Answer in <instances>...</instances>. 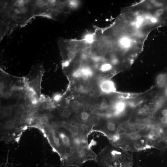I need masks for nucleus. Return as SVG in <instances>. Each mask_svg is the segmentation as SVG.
Listing matches in <instances>:
<instances>
[{
    "mask_svg": "<svg viewBox=\"0 0 167 167\" xmlns=\"http://www.w3.org/2000/svg\"><path fill=\"white\" fill-rule=\"evenodd\" d=\"M160 92L158 91H153L150 93V96L153 98H156L160 95Z\"/></svg>",
    "mask_w": 167,
    "mask_h": 167,
    "instance_id": "obj_14",
    "label": "nucleus"
},
{
    "mask_svg": "<svg viewBox=\"0 0 167 167\" xmlns=\"http://www.w3.org/2000/svg\"><path fill=\"white\" fill-rule=\"evenodd\" d=\"M97 155L88 144H81L75 147L71 154L61 162L63 167H82V165L88 161H97Z\"/></svg>",
    "mask_w": 167,
    "mask_h": 167,
    "instance_id": "obj_3",
    "label": "nucleus"
},
{
    "mask_svg": "<svg viewBox=\"0 0 167 167\" xmlns=\"http://www.w3.org/2000/svg\"><path fill=\"white\" fill-rule=\"evenodd\" d=\"M99 87L101 91L106 94H110L116 90L115 83L112 80L109 79L101 80L99 84Z\"/></svg>",
    "mask_w": 167,
    "mask_h": 167,
    "instance_id": "obj_5",
    "label": "nucleus"
},
{
    "mask_svg": "<svg viewBox=\"0 0 167 167\" xmlns=\"http://www.w3.org/2000/svg\"><path fill=\"white\" fill-rule=\"evenodd\" d=\"M5 87V85L4 83L2 81H0V91H2Z\"/></svg>",
    "mask_w": 167,
    "mask_h": 167,
    "instance_id": "obj_20",
    "label": "nucleus"
},
{
    "mask_svg": "<svg viewBox=\"0 0 167 167\" xmlns=\"http://www.w3.org/2000/svg\"><path fill=\"white\" fill-rule=\"evenodd\" d=\"M13 107L11 106H7L3 108L2 110V114L4 117H8L11 116L13 113Z\"/></svg>",
    "mask_w": 167,
    "mask_h": 167,
    "instance_id": "obj_7",
    "label": "nucleus"
},
{
    "mask_svg": "<svg viewBox=\"0 0 167 167\" xmlns=\"http://www.w3.org/2000/svg\"><path fill=\"white\" fill-rule=\"evenodd\" d=\"M71 111L68 109H64L61 113V116L63 118H67L69 117L71 114Z\"/></svg>",
    "mask_w": 167,
    "mask_h": 167,
    "instance_id": "obj_10",
    "label": "nucleus"
},
{
    "mask_svg": "<svg viewBox=\"0 0 167 167\" xmlns=\"http://www.w3.org/2000/svg\"><path fill=\"white\" fill-rule=\"evenodd\" d=\"M28 0L0 1V41L32 19Z\"/></svg>",
    "mask_w": 167,
    "mask_h": 167,
    "instance_id": "obj_1",
    "label": "nucleus"
},
{
    "mask_svg": "<svg viewBox=\"0 0 167 167\" xmlns=\"http://www.w3.org/2000/svg\"><path fill=\"white\" fill-rule=\"evenodd\" d=\"M39 107L36 106H33L30 108L28 109V112L30 114H34L38 112Z\"/></svg>",
    "mask_w": 167,
    "mask_h": 167,
    "instance_id": "obj_13",
    "label": "nucleus"
},
{
    "mask_svg": "<svg viewBox=\"0 0 167 167\" xmlns=\"http://www.w3.org/2000/svg\"><path fill=\"white\" fill-rule=\"evenodd\" d=\"M34 105L32 100L26 101L25 103V106L28 108H30Z\"/></svg>",
    "mask_w": 167,
    "mask_h": 167,
    "instance_id": "obj_15",
    "label": "nucleus"
},
{
    "mask_svg": "<svg viewBox=\"0 0 167 167\" xmlns=\"http://www.w3.org/2000/svg\"><path fill=\"white\" fill-rule=\"evenodd\" d=\"M73 136L88 135L92 132V129L90 127L74 122L65 123L62 125Z\"/></svg>",
    "mask_w": 167,
    "mask_h": 167,
    "instance_id": "obj_4",
    "label": "nucleus"
},
{
    "mask_svg": "<svg viewBox=\"0 0 167 167\" xmlns=\"http://www.w3.org/2000/svg\"><path fill=\"white\" fill-rule=\"evenodd\" d=\"M15 126V124L14 121L10 120L6 122L4 125V128L7 130L12 129Z\"/></svg>",
    "mask_w": 167,
    "mask_h": 167,
    "instance_id": "obj_9",
    "label": "nucleus"
},
{
    "mask_svg": "<svg viewBox=\"0 0 167 167\" xmlns=\"http://www.w3.org/2000/svg\"><path fill=\"white\" fill-rule=\"evenodd\" d=\"M48 121L47 117L45 116H41L39 119L40 123L42 125L46 124L47 123Z\"/></svg>",
    "mask_w": 167,
    "mask_h": 167,
    "instance_id": "obj_12",
    "label": "nucleus"
},
{
    "mask_svg": "<svg viewBox=\"0 0 167 167\" xmlns=\"http://www.w3.org/2000/svg\"><path fill=\"white\" fill-rule=\"evenodd\" d=\"M70 106L71 109L77 113L80 109L81 104L78 101L74 100L71 102Z\"/></svg>",
    "mask_w": 167,
    "mask_h": 167,
    "instance_id": "obj_8",
    "label": "nucleus"
},
{
    "mask_svg": "<svg viewBox=\"0 0 167 167\" xmlns=\"http://www.w3.org/2000/svg\"><path fill=\"white\" fill-rule=\"evenodd\" d=\"M89 78L88 75L84 74H82L81 77L82 79L84 81L88 80Z\"/></svg>",
    "mask_w": 167,
    "mask_h": 167,
    "instance_id": "obj_18",
    "label": "nucleus"
},
{
    "mask_svg": "<svg viewBox=\"0 0 167 167\" xmlns=\"http://www.w3.org/2000/svg\"><path fill=\"white\" fill-rule=\"evenodd\" d=\"M43 107L44 109H49L51 107L50 105L48 103H46L43 105Z\"/></svg>",
    "mask_w": 167,
    "mask_h": 167,
    "instance_id": "obj_19",
    "label": "nucleus"
},
{
    "mask_svg": "<svg viewBox=\"0 0 167 167\" xmlns=\"http://www.w3.org/2000/svg\"><path fill=\"white\" fill-rule=\"evenodd\" d=\"M71 75L73 77L75 78H81L82 73L79 70L73 71Z\"/></svg>",
    "mask_w": 167,
    "mask_h": 167,
    "instance_id": "obj_11",
    "label": "nucleus"
},
{
    "mask_svg": "<svg viewBox=\"0 0 167 167\" xmlns=\"http://www.w3.org/2000/svg\"><path fill=\"white\" fill-rule=\"evenodd\" d=\"M11 93L9 91H6L4 94V97L5 98H9L11 96Z\"/></svg>",
    "mask_w": 167,
    "mask_h": 167,
    "instance_id": "obj_16",
    "label": "nucleus"
},
{
    "mask_svg": "<svg viewBox=\"0 0 167 167\" xmlns=\"http://www.w3.org/2000/svg\"><path fill=\"white\" fill-rule=\"evenodd\" d=\"M96 162L101 167H133L132 152L110 144L99 152Z\"/></svg>",
    "mask_w": 167,
    "mask_h": 167,
    "instance_id": "obj_2",
    "label": "nucleus"
},
{
    "mask_svg": "<svg viewBox=\"0 0 167 167\" xmlns=\"http://www.w3.org/2000/svg\"><path fill=\"white\" fill-rule=\"evenodd\" d=\"M61 98V95L60 94H56L54 96V99L56 101H58Z\"/></svg>",
    "mask_w": 167,
    "mask_h": 167,
    "instance_id": "obj_17",
    "label": "nucleus"
},
{
    "mask_svg": "<svg viewBox=\"0 0 167 167\" xmlns=\"http://www.w3.org/2000/svg\"><path fill=\"white\" fill-rule=\"evenodd\" d=\"M156 85L158 88L161 90L167 85V74H161L158 75L156 79Z\"/></svg>",
    "mask_w": 167,
    "mask_h": 167,
    "instance_id": "obj_6",
    "label": "nucleus"
}]
</instances>
